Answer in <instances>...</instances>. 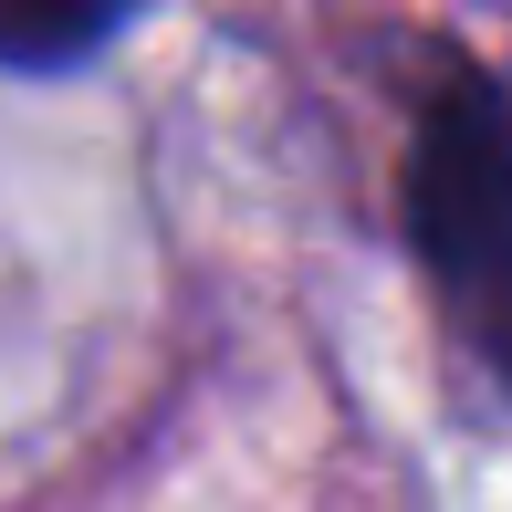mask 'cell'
Returning <instances> with one entry per match:
<instances>
[{"instance_id":"6da1fadb","label":"cell","mask_w":512,"mask_h":512,"mask_svg":"<svg viewBox=\"0 0 512 512\" xmlns=\"http://www.w3.org/2000/svg\"><path fill=\"white\" fill-rule=\"evenodd\" d=\"M398 220L439 324L512 398V105L481 63H439L408 115Z\"/></svg>"},{"instance_id":"7a4b0ae2","label":"cell","mask_w":512,"mask_h":512,"mask_svg":"<svg viewBox=\"0 0 512 512\" xmlns=\"http://www.w3.org/2000/svg\"><path fill=\"white\" fill-rule=\"evenodd\" d=\"M136 32V11H115V0H84V11H0V74L42 84V74H74V63L115 53V42Z\"/></svg>"}]
</instances>
